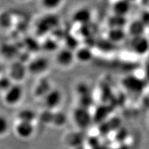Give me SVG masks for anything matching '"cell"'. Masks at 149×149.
Returning a JSON list of instances; mask_svg holds the SVG:
<instances>
[{"instance_id": "obj_1", "label": "cell", "mask_w": 149, "mask_h": 149, "mask_svg": "<svg viewBox=\"0 0 149 149\" xmlns=\"http://www.w3.org/2000/svg\"><path fill=\"white\" fill-rule=\"evenodd\" d=\"M59 22L58 16L54 14H48L47 15L43 16L37 22L36 26L37 34L40 36H43L51 32L53 30L57 29Z\"/></svg>"}, {"instance_id": "obj_2", "label": "cell", "mask_w": 149, "mask_h": 149, "mask_svg": "<svg viewBox=\"0 0 149 149\" xmlns=\"http://www.w3.org/2000/svg\"><path fill=\"white\" fill-rule=\"evenodd\" d=\"M72 117L76 126L82 129H85L90 126L93 120H94L89 110L80 106L74 110Z\"/></svg>"}, {"instance_id": "obj_3", "label": "cell", "mask_w": 149, "mask_h": 149, "mask_svg": "<svg viewBox=\"0 0 149 149\" xmlns=\"http://www.w3.org/2000/svg\"><path fill=\"white\" fill-rule=\"evenodd\" d=\"M49 66V61L46 57H37L29 61L27 66L28 72L34 75H40L47 71Z\"/></svg>"}, {"instance_id": "obj_4", "label": "cell", "mask_w": 149, "mask_h": 149, "mask_svg": "<svg viewBox=\"0 0 149 149\" xmlns=\"http://www.w3.org/2000/svg\"><path fill=\"white\" fill-rule=\"evenodd\" d=\"M24 91L19 84H13L5 92L4 102L9 106H15L21 102L23 98Z\"/></svg>"}, {"instance_id": "obj_5", "label": "cell", "mask_w": 149, "mask_h": 149, "mask_svg": "<svg viewBox=\"0 0 149 149\" xmlns=\"http://www.w3.org/2000/svg\"><path fill=\"white\" fill-rule=\"evenodd\" d=\"M44 104L47 110L52 111L60 105L62 101V93L58 89H51L43 98Z\"/></svg>"}, {"instance_id": "obj_6", "label": "cell", "mask_w": 149, "mask_h": 149, "mask_svg": "<svg viewBox=\"0 0 149 149\" xmlns=\"http://www.w3.org/2000/svg\"><path fill=\"white\" fill-rule=\"evenodd\" d=\"M55 60L58 65L61 67L64 68L69 67L73 64L74 61L75 60L74 52L69 48H62L57 52Z\"/></svg>"}, {"instance_id": "obj_7", "label": "cell", "mask_w": 149, "mask_h": 149, "mask_svg": "<svg viewBox=\"0 0 149 149\" xmlns=\"http://www.w3.org/2000/svg\"><path fill=\"white\" fill-rule=\"evenodd\" d=\"M92 18V11L88 7H81L77 9L72 15V22L81 26L90 24Z\"/></svg>"}, {"instance_id": "obj_8", "label": "cell", "mask_w": 149, "mask_h": 149, "mask_svg": "<svg viewBox=\"0 0 149 149\" xmlns=\"http://www.w3.org/2000/svg\"><path fill=\"white\" fill-rule=\"evenodd\" d=\"M27 72V66H26L24 63L21 61H17L10 66L9 74L11 79L20 81L24 79Z\"/></svg>"}, {"instance_id": "obj_9", "label": "cell", "mask_w": 149, "mask_h": 149, "mask_svg": "<svg viewBox=\"0 0 149 149\" xmlns=\"http://www.w3.org/2000/svg\"><path fill=\"white\" fill-rule=\"evenodd\" d=\"M132 50L138 55H144L149 50V40L144 36L133 37L130 42Z\"/></svg>"}, {"instance_id": "obj_10", "label": "cell", "mask_w": 149, "mask_h": 149, "mask_svg": "<svg viewBox=\"0 0 149 149\" xmlns=\"http://www.w3.org/2000/svg\"><path fill=\"white\" fill-rule=\"evenodd\" d=\"M16 135L22 139H29L35 133V126L33 123L19 122L15 126Z\"/></svg>"}, {"instance_id": "obj_11", "label": "cell", "mask_w": 149, "mask_h": 149, "mask_svg": "<svg viewBox=\"0 0 149 149\" xmlns=\"http://www.w3.org/2000/svg\"><path fill=\"white\" fill-rule=\"evenodd\" d=\"M131 9V2L128 0H117L113 3L112 10L116 15L126 17Z\"/></svg>"}, {"instance_id": "obj_12", "label": "cell", "mask_w": 149, "mask_h": 149, "mask_svg": "<svg viewBox=\"0 0 149 149\" xmlns=\"http://www.w3.org/2000/svg\"><path fill=\"white\" fill-rule=\"evenodd\" d=\"M75 59L81 63L89 62L93 57V53L91 48L88 46L77 48L74 52Z\"/></svg>"}, {"instance_id": "obj_13", "label": "cell", "mask_w": 149, "mask_h": 149, "mask_svg": "<svg viewBox=\"0 0 149 149\" xmlns=\"http://www.w3.org/2000/svg\"><path fill=\"white\" fill-rule=\"evenodd\" d=\"M126 33L123 29H109L107 33V40L113 44L122 42L126 38Z\"/></svg>"}, {"instance_id": "obj_14", "label": "cell", "mask_w": 149, "mask_h": 149, "mask_svg": "<svg viewBox=\"0 0 149 149\" xmlns=\"http://www.w3.org/2000/svg\"><path fill=\"white\" fill-rule=\"evenodd\" d=\"M146 26L141 20L132 22L128 28V32L133 37L143 36Z\"/></svg>"}, {"instance_id": "obj_15", "label": "cell", "mask_w": 149, "mask_h": 149, "mask_svg": "<svg viewBox=\"0 0 149 149\" xmlns=\"http://www.w3.org/2000/svg\"><path fill=\"white\" fill-rule=\"evenodd\" d=\"M107 24L109 29H123L126 25V17L119 16L113 14L108 19Z\"/></svg>"}, {"instance_id": "obj_16", "label": "cell", "mask_w": 149, "mask_h": 149, "mask_svg": "<svg viewBox=\"0 0 149 149\" xmlns=\"http://www.w3.org/2000/svg\"><path fill=\"white\" fill-rule=\"evenodd\" d=\"M17 117L19 122L33 123L37 118V114L32 109H24L19 112Z\"/></svg>"}, {"instance_id": "obj_17", "label": "cell", "mask_w": 149, "mask_h": 149, "mask_svg": "<svg viewBox=\"0 0 149 149\" xmlns=\"http://www.w3.org/2000/svg\"><path fill=\"white\" fill-rule=\"evenodd\" d=\"M51 84L46 80H42L37 84L35 89V95L40 98H44L51 90Z\"/></svg>"}, {"instance_id": "obj_18", "label": "cell", "mask_w": 149, "mask_h": 149, "mask_svg": "<svg viewBox=\"0 0 149 149\" xmlns=\"http://www.w3.org/2000/svg\"><path fill=\"white\" fill-rule=\"evenodd\" d=\"M64 0H41V4L47 10H54L58 8L63 3Z\"/></svg>"}, {"instance_id": "obj_19", "label": "cell", "mask_w": 149, "mask_h": 149, "mask_svg": "<svg viewBox=\"0 0 149 149\" xmlns=\"http://www.w3.org/2000/svg\"><path fill=\"white\" fill-rule=\"evenodd\" d=\"M66 122V117L65 116L64 114L62 113H53V120H52V123L54 125H56L57 126H63Z\"/></svg>"}, {"instance_id": "obj_20", "label": "cell", "mask_w": 149, "mask_h": 149, "mask_svg": "<svg viewBox=\"0 0 149 149\" xmlns=\"http://www.w3.org/2000/svg\"><path fill=\"white\" fill-rule=\"evenodd\" d=\"M9 123L6 118L3 115H0V137L5 135L8 131Z\"/></svg>"}, {"instance_id": "obj_21", "label": "cell", "mask_w": 149, "mask_h": 149, "mask_svg": "<svg viewBox=\"0 0 149 149\" xmlns=\"http://www.w3.org/2000/svg\"><path fill=\"white\" fill-rule=\"evenodd\" d=\"M12 22L10 15L8 12H3L0 13V26L1 27H8Z\"/></svg>"}, {"instance_id": "obj_22", "label": "cell", "mask_w": 149, "mask_h": 149, "mask_svg": "<svg viewBox=\"0 0 149 149\" xmlns=\"http://www.w3.org/2000/svg\"><path fill=\"white\" fill-rule=\"evenodd\" d=\"M42 46L44 47V50L48 52L56 51V49L58 47L56 41L53 40V39H50V40L45 41V42H44V44H43Z\"/></svg>"}, {"instance_id": "obj_23", "label": "cell", "mask_w": 149, "mask_h": 149, "mask_svg": "<svg viewBox=\"0 0 149 149\" xmlns=\"http://www.w3.org/2000/svg\"><path fill=\"white\" fill-rule=\"evenodd\" d=\"M11 80L12 79L10 77H0V89L6 92L13 85L11 84Z\"/></svg>"}, {"instance_id": "obj_24", "label": "cell", "mask_w": 149, "mask_h": 149, "mask_svg": "<svg viewBox=\"0 0 149 149\" xmlns=\"http://www.w3.org/2000/svg\"><path fill=\"white\" fill-rule=\"evenodd\" d=\"M140 2L144 6L149 7V0H140Z\"/></svg>"}, {"instance_id": "obj_25", "label": "cell", "mask_w": 149, "mask_h": 149, "mask_svg": "<svg viewBox=\"0 0 149 149\" xmlns=\"http://www.w3.org/2000/svg\"><path fill=\"white\" fill-rule=\"evenodd\" d=\"M128 1H129L130 2H133V1H135L136 0H128Z\"/></svg>"}, {"instance_id": "obj_26", "label": "cell", "mask_w": 149, "mask_h": 149, "mask_svg": "<svg viewBox=\"0 0 149 149\" xmlns=\"http://www.w3.org/2000/svg\"><path fill=\"white\" fill-rule=\"evenodd\" d=\"M1 65H0V72H1Z\"/></svg>"}, {"instance_id": "obj_27", "label": "cell", "mask_w": 149, "mask_h": 149, "mask_svg": "<svg viewBox=\"0 0 149 149\" xmlns=\"http://www.w3.org/2000/svg\"><path fill=\"white\" fill-rule=\"evenodd\" d=\"M21 1H24V0H21Z\"/></svg>"}]
</instances>
